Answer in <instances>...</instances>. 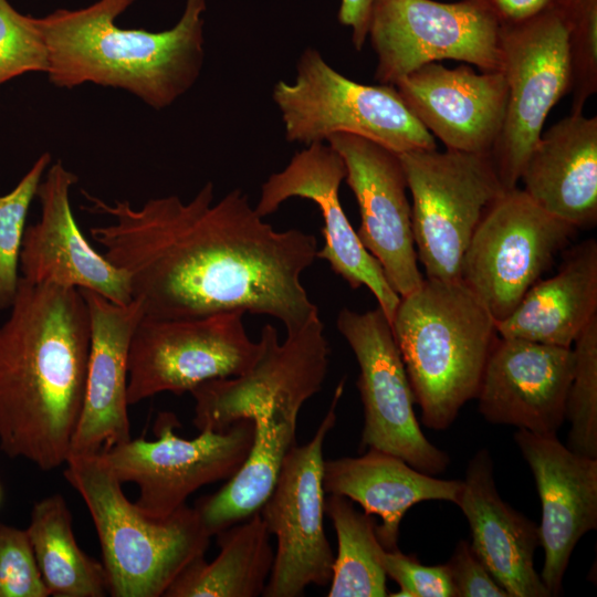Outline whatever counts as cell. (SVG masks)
<instances>
[{"label":"cell","mask_w":597,"mask_h":597,"mask_svg":"<svg viewBox=\"0 0 597 597\" xmlns=\"http://www.w3.org/2000/svg\"><path fill=\"white\" fill-rule=\"evenodd\" d=\"M82 193L86 211L111 218L90 234L127 274L144 317L250 313L276 318L287 335L318 316L301 282L316 259V238L275 230L240 189L214 203L209 181L188 202L166 196L137 208Z\"/></svg>","instance_id":"1"},{"label":"cell","mask_w":597,"mask_h":597,"mask_svg":"<svg viewBox=\"0 0 597 597\" xmlns=\"http://www.w3.org/2000/svg\"><path fill=\"white\" fill-rule=\"evenodd\" d=\"M0 326V448L44 471L65 464L77 427L91 342L77 289L20 279Z\"/></svg>","instance_id":"2"},{"label":"cell","mask_w":597,"mask_h":597,"mask_svg":"<svg viewBox=\"0 0 597 597\" xmlns=\"http://www.w3.org/2000/svg\"><path fill=\"white\" fill-rule=\"evenodd\" d=\"M135 0H97L35 18L48 48L50 82L63 88L92 83L124 90L160 111L187 93L205 60L206 0H186L168 30L123 29L116 19Z\"/></svg>","instance_id":"3"},{"label":"cell","mask_w":597,"mask_h":597,"mask_svg":"<svg viewBox=\"0 0 597 597\" xmlns=\"http://www.w3.org/2000/svg\"><path fill=\"white\" fill-rule=\"evenodd\" d=\"M391 328L422 423L449 428L478 394L495 321L460 281L426 277L400 297Z\"/></svg>","instance_id":"4"},{"label":"cell","mask_w":597,"mask_h":597,"mask_svg":"<svg viewBox=\"0 0 597 597\" xmlns=\"http://www.w3.org/2000/svg\"><path fill=\"white\" fill-rule=\"evenodd\" d=\"M64 478L84 501L95 526L113 597H160L211 535L187 504L155 519L130 502L100 453L70 455Z\"/></svg>","instance_id":"5"},{"label":"cell","mask_w":597,"mask_h":597,"mask_svg":"<svg viewBox=\"0 0 597 597\" xmlns=\"http://www.w3.org/2000/svg\"><path fill=\"white\" fill-rule=\"evenodd\" d=\"M285 138L310 145L348 133L402 154L436 149L432 134L410 112L394 85H367L332 67L318 50L306 48L292 82L272 90Z\"/></svg>","instance_id":"6"},{"label":"cell","mask_w":597,"mask_h":597,"mask_svg":"<svg viewBox=\"0 0 597 597\" xmlns=\"http://www.w3.org/2000/svg\"><path fill=\"white\" fill-rule=\"evenodd\" d=\"M411 193V226L426 277L460 281L464 252L503 195L490 154L418 149L399 154Z\"/></svg>","instance_id":"7"},{"label":"cell","mask_w":597,"mask_h":597,"mask_svg":"<svg viewBox=\"0 0 597 597\" xmlns=\"http://www.w3.org/2000/svg\"><path fill=\"white\" fill-rule=\"evenodd\" d=\"M500 27L482 0H375L367 32L377 56L375 80L395 85L440 60L501 71Z\"/></svg>","instance_id":"8"},{"label":"cell","mask_w":597,"mask_h":597,"mask_svg":"<svg viewBox=\"0 0 597 597\" xmlns=\"http://www.w3.org/2000/svg\"><path fill=\"white\" fill-rule=\"evenodd\" d=\"M176 415L160 412L156 440L130 439L101 457L122 482L139 489L135 504L148 516L164 519L186 505L203 485L230 479L245 460L254 438V422L241 419L224 430H201L193 439L176 433Z\"/></svg>","instance_id":"9"},{"label":"cell","mask_w":597,"mask_h":597,"mask_svg":"<svg viewBox=\"0 0 597 597\" xmlns=\"http://www.w3.org/2000/svg\"><path fill=\"white\" fill-rule=\"evenodd\" d=\"M576 228L517 187L485 211L464 252L460 282L496 322L505 320L551 265Z\"/></svg>","instance_id":"10"},{"label":"cell","mask_w":597,"mask_h":597,"mask_svg":"<svg viewBox=\"0 0 597 597\" xmlns=\"http://www.w3.org/2000/svg\"><path fill=\"white\" fill-rule=\"evenodd\" d=\"M344 385L342 379L313 438L290 450L272 493L259 511L276 537L264 597H298L310 585L331 583L335 557L324 530L323 449L336 425Z\"/></svg>","instance_id":"11"},{"label":"cell","mask_w":597,"mask_h":597,"mask_svg":"<svg viewBox=\"0 0 597 597\" xmlns=\"http://www.w3.org/2000/svg\"><path fill=\"white\" fill-rule=\"evenodd\" d=\"M502 72L507 84L506 112L491 159L505 190L516 187L544 122L570 90L568 32L558 12L501 23Z\"/></svg>","instance_id":"12"},{"label":"cell","mask_w":597,"mask_h":597,"mask_svg":"<svg viewBox=\"0 0 597 597\" xmlns=\"http://www.w3.org/2000/svg\"><path fill=\"white\" fill-rule=\"evenodd\" d=\"M243 313L185 320L143 317L128 352V405L157 394L190 392L198 385L249 370L261 353Z\"/></svg>","instance_id":"13"},{"label":"cell","mask_w":597,"mask_h":597,"mask_svg":"<svg viewBox=\"0 0 597 597\" xmlns=\"http://www.w3.org/2000/svg\"><path fill=\"white\" fill-rule=\"evenodd\" d=\"M336 325L359 367L357 388L364 407L360 450L390 453L430 475L444 472L450 458L419 426L411 386L383 310L377 306L358 313L344 307Z\"/></svg>","instance_id":"14"},{"label":"cell","mask_w":597,"mask_h":597,"mask_svg":"<svg viewBox=\"0 0 597 597\" xmlns=\"http://www.w3.org/2000/svg\"><path fill=\"white\" fill-rule=\"evenodd\" d=\"M261 353L245 373L205 381L190 394L195 399L193 425L221 431L248 419L256 408L276 406L300 412L322 389L329 364V345L320 316L279 342L274 326H263Z\"/></svg>","instance_id":"15"},{"label":"cell","mask_w":597,"mask_h":597,"mask_svg":"<svg viewBox=\"0 0 597 597\" xmlns=\"http://www.w3.org/2000/svg\"><path fill=\"white\" fill-rule=\"evenodd\" d=\"M326 143L343 158L346 182L359 208L357 235L375 256L395 292L404 297L423 276L411 226V205L399 154L362 136L338 133Z\"/></svg>","instance_id":"16"},{"label":"cell","mask_w":597,"mask_h":597,"mask_svg":"<svg viewBox=\"0 0 597 597\" xmlns=\"http://www.w3.org/2000/svg\"><path fill=\"white\" fill-rule=\"evenodd\" d=\"M345 177V163L332 146L326 142L310 144L297 151L283 170L270 175L261 187L254 210L264 218L293 197L316 203L324 221V244L316 258L327 261L333 272L353 290L366 286L391 324L400 296L390 286L379 262L363 245L343 210L338 191Z\"/></svg>","instance_id":"17"},{"label":"cell","mask_w":597,"mask_h":597,"mask_svg":"<svg viewBox=\"0 0 597 597\" xmlns=\"http://www.w3.org/2000/svg\"><path fill=\"white\" fill-rule=\"evenodd\" d=\"M77 176L59 160L36 190L41 213L25 227L20 276L33 284H55L96 292L117 304L133 301L127 274L97 252L81 232L70 193Z\"/></svg>","instance_id":"18"},{"label":"cell","mask_w":597,"mask_h":597,"mask_svg":"<svg viewBox=\"0 0 597 597\" xmlns=\"http://www.w3.org/2000/svg\"><path fill=\"white\" fill-rule=\"evenodd\" d=\"M573 366L572 347L498 337L475 396L479 412L493 425L557 434Z\"/></svg>","instance_id":"19"},{"label":"cell","mask_w":597,"mask_h":597,"mask_svg":"<svg viewBox=\"0 0 597 597\" xmlns=\"http://www.w3.org/2000/svg\"><path fill=\"white\" fill-rule=\"evenodd\" d=\"M514 441L528 464L542 507L541 579L551 596L562 591L570 555L597 528V459L572 451L557 434L517 429Z\"/></svg>","instance_id":"20"},{"label":"cell","mask_w":597,"mask_h":597,"mask_svg":"<svg viewBox=\"0 0 597 597\" xmlns=\"http://www.w3.org/2000/svg\"><path fill=\"white\" fill-rule=\"evenodd\" d=\"M418 121L446 149L491 154L503 126L507 84L502 71L431 62L394 85Z\"/></svg>","instance_id":"21"},{"label":"cell","mask_w":597,"mask_h":597,"mask_svg":"<svg viewBox=\"0 0 597 597\" xmlns=\"http://www.w3.org/2000/svg\"><path fill=\"white\" fill-rule=\"evenodd\" d=\"M80 291L90 312L91 342L83 407L70 455L100 453L132 439L128 352L144 317L138 300L117 304L96 292Z\"/></svg>","instance_id":"22"},{"label":"cell","mask_w":597,"mask_h":597,"mask_svg":"<svg viewBox=\"0 0 597 597\" xmlns=\"http://www.w3.org/2000/svg\"><path fill=\"white\" fill-rule=\"evenodd\" d=\"M454 504L468 521L473 551L509 597H551L534 567L538 525L502 500L488 449L469 461Z\"/></svg>","instance_id":"23"},{"label":"cell","mask_w":597,"mask_h":597,"mask_svg":"<svg viewBox=\"0 0 597 597\" xmlns=\"http://www.w3.org/2000/svg\"><path fill=\"white\" fill-rule=\"evenodd\" d=\"M520 180L543 210L574 228L597 222V117L570 113L531 150Z\"/></svg>","instance_id":"24"},{"label":"cell","mask_w":597,"mask_h":597,"mask_svg":"<svg viewBox=\"0 0 597 597\" xmlns=\"http://www.w3.org/2000/svg\"><path fill=\"white\" fill-rule=\"evenodd\" d=\"M460 488L461 480L438 479L373 448L323 464L325 493L346 496L366 514L379 516L376 533L386 549L398 547L400 523L410 507L431 500L455 503Z\"/></svg>","instance_id":"25"},{"label":"cell","mask_w":597,"mask_h":597,"mask_svg":"<svg viewBox=\"0 0 597 597\" xmlns=\"http://www.w3.org/2000/svg\"><path fill=\"white\" fill-rule=\"evenodd\" d=\"M597 316V241L573 248L559 271L536 282L516 308L495 323L498 335L572 347Z\"/></svg>","instance_id":"26"},{"label":"cell","mask_w":597,"mask_h":597,"mask_svg":"<svg viewBox=\"0 0 597 597\" xmlns=\"http://www.w3.org/2000/svg\"><path fill=\"white\" fill-rule=\"evenodd\" d=\"M298 413L270 405L249 415L254 438L245 460L220 490L195 506L211 536L259 512L265 503L285 457L296 444Z\"/></svg>","instance_id":"27"},{"label":"cell","mask_w":597,"mask_h":597,"mask_svg":"<svg viewBox=\"0 0 597 597\" xmlns=\"http://www.w3.org/2000/svg\"><path fill=\"white\" fill-rule=\"evenodd\" d=\"M220 552L210 563L192 561L165 597H258L263 595L273 562L270 532L256 512L218 534Z\"/></svg>","instance_id":"28"},{"label":"cell","mask_w":597,"mask_h":597,"mask_svg":"<svg viewBox=\"0 0 597 597\" xmlns=\"http://www.w3.org/2000/svg\"><path fill=\"white\" fill-rule=\"evenodd\" d=\"M27 532L50 596L104 597L109 593L104 565L78 546L61 494L33 505Z\"/></svg>","instance_id":"29"},{"label":"cell","mask_w":597,"mask_h":597,"mask_svg":"<svg viewBox=\"0 0 597 597\" xmlns=\"http://www.w3.org/2000/svg\"><path fill=\"white\" fill-rule=\"evenodd\" d=\"M325 513L337 536V555L327 591L328 597L388 596L387 575L380 563L385 548L371 515L359 512L343 495L325 499Z\"/></svg>","instance_id":"30"},{"label":"cell","mask_w":597,"mask_h":597,"mask_svg":"<svg viewBox=\"0 0 597 597\" xmlns=\"http://www.w3.org/2000/svg\"><path fill=\"white\" fill-rule=\"evenodd\" d=\"M573 375L566 401L567 447L597 459V316L574 342Z\"/></svg>","instance_id":"31"},{"label":"cell","mask_w":597,"mask_h":597,"mask_svg":"<svg viewBox=\"0 0 597 597\" xmlns=\"http://www.w3.org/2000/svg\"><path fill=\"white\" fill-rule=\"evenodd\" d=\"M51 160L50 153L42 154L18 185L0 196V311L10 308L18 293L25 220Z\"/></svg>","instance_id":"32"},{"label":"cell","mask_w":597,"mask_h":597,"mask_svg":"<svg viewBox=\"0 0 597 597\" xmlns=\"http://www.w3.org/2000/svg\"><path fill=\"white\" fill-rule=\"evenodd\" d=\"M568 32L572 112L597 92V0H552Z\"/></svg>","instance_id":"33"},{"label":"cell","mask_w":597,"mask_h":597,"mask_svg":"<svg viewBox=\"0 0 597 597\" xmlns=\"http://www.w3.org/2000/svg\"><path fill=\"white\" fill-rule=\"evenodd\" d=\"M45 41L35 18L0 0V85L29 72L48 73Z\"/></svg>","instance_id":"34"},{"label":"cell","mask_w":597,"mask_h":597,"mask_svg":"<svg viewBox=\"0 0 597 597\" xmlns=\"http://www.w3.org/2000/svg\"><path fill=\"white\" fill-rule=\"evenodd\" d=\"M27 530L0 523V597H48Z\"/></svg>","instance_id":"35"},{"label":"cell","mask_w":597,"mask_h":597,"mask_svg":"<svg viewBox=\"0 0 597 597\" xmlns=\"http://www.w3.org/2000/svg\"><path fill=\"white\" fill-rule=\"evenodd\" d=\"M380 563L387 575L399 589L394 597H454L450 574L446 564L427 566L416 557L398 549L384 548Z\"/></svg>","instance_id":"36"},{"label":"cell","mask_w":597,"mask_h":597,"mask_svg":"<svg viewBox=\"0 0 597 597\" xmlns=\"http://www.w3.org/2000/svg\"><path fill=\"white\" fill-rule=\"evenodd\" d=\"M446 565L454 597H509L468 541L458 542Z\"/></svg>","instance_id":"37"},{"label":"cell","mask_w":597,"mask_h":597,"mask_svg":"<svg viewBox=\"0 0 597 597\" xmlns=\"http://www.w3.org/2000/svg\"><path fill=\"white\" fill-rule=\"evenodd\" d=\"M375 0H341L338 21L352 30V42L360 51L367 40L370 11Z\"/></svg>","instance_id":"38"},{"label":"cell","mask_w":597,"mask_h":597,"mask_svg":"<svg viewBox=\"0 0 597 597\" xmlns=\"http://www.w3.org/2000/svg\"><path fill=\"white\" fill-rule=\"evenodd\" d=\"M500 23L520 22L547 9L552 0H482Z\"/></svg>","instance_id":"39"},{"label":"cell","mask_w":597,"mask_h":597,"mask_svg":"<svg viewBox=\"0 0 597 597\" xmlns=\"http://www.w3.org/2000/svg\"><path fill=\"white\" fill-rule=\"evenodd\" d=\"M0 498H1V490H0Z\"/></svg>","instance_id":"40"}]
</instances>
